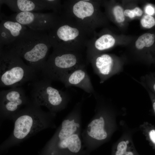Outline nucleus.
Here are the masks:
<instances>
[{"label":"nucleus","mask_w":155,"mask_h":155,"mask_svg":"<svg viewBox=\"0 0 155 155\" xmlns=\"http://www.w3.org/2000/svg\"><path fill=\"white\" fill-rule=\"evenodd\" d=\"M85 98L76 103L47 142L44 155H86L82 137V111Z\"/></svg>","instance_id":"1"},{"label":"nucleus","mask_w":155,"mask_h":155,"mask_svg":"<svg viewBox=\"0 0 155 155\" xmlns=\"http://www.w3.org/2000/svg\"><path fill=\"white\" fill-rule=\"evenodd\" d=\"M94 114L85 128L82 137L86 155L107 142L117 128V110L111 100L95 91Z\"/></svg>","instance_id":"2"},{"label":"nucleus","mask_w":155,"mask_h":155,"mask_svg":"<svg viewBox=\"0 0 155 155\" xmlns=\"http://www.w3.org/2000/svg\"><path fill=\"white\" fill-rule=\"evenodd\" d=\"M56 115L45 112L31 100L11 117L14 123L12 132L1 145L7 148L17 145L43 130L56 128Z\"/></svg>","instance_id":"3"},{"label":"nucleus","mask_w":155,"mask_h":155,"mask_svg":"<svg viewBox=\"0 0 155 155\" xmlns=\"http://www.w3.org/2000/svg\"><path fill=\"white\" fill-rule=\"evenodd\" d=\"M52 47L48 34L27 29L18 38L3 48L11 50L36 71H42Z\"/></svg>","instance_id":"4"},{"label":"nucleus","mask_w":155,"mask_h":155,"mask_svg":"<svg viewBox=\"0 0 155 155\" xmlns=\"http://www.w3.org/2000/svg\"><path fill=\"white\" fill-rule=\"evenodd\" d=\"M48 34L53 49L82 53L90 37L75 21L62 14Z\"/></svg>","instance_id":"5"},{"label":"nucleus","mask_w":155,"mask_h":155,"mask_svg":"<svg viewBox=\"0 0 155 155\" xmlns=\"http://www.w3.org/2000/svg\"><path fill=\"white\" fill-rule=\"evenodd\" d=\"M37 72L11 50L0 49L1 87H18L28 82H34Z\"/></svg>","instance_id":"6"},{"label":"nucleus","mask_w":155,"mask_h":155,"mask_svg":"<svg viewBox=\"0 0 155 155\" xmlns=\"http://www.w3.org/2000/svg\"><path fill=\"white\" fill-rule=\"evenodd\" d=\"M100 4V1L94 0L63 1L61 14L75 21L91 38L104 22Z\"/></svg>","instance_id":"7"},{"label":"nucleus","mask_w":155,"mask_h":155,"mask_svg":"<svg viewBox=\"0 0 155 155\" xmlns=\"http://www.w3.org/2000/svg\"><path fill=\"white\" fill-rule=\"evenodd\" d=\"M85 63L87 64L82 53L53 49L41 71L42 75L52 82L60 81L69 72Z\"/></svg>","instance_id":"8"},{"label":"nucleus","mask_w":155,"mask_h":155,"mask_svg":"<svg viewBox=\"0 0 155 155\" xmlns=\"http://www.w3.org/2000/svg\"><path fill=\"white\" fill-rule=\"evenodd\" d=\"M52 82L51 81L43 78L34 82L31 91V100L57 115L66 108L71 97L67 92L53 87Z\"/></svg>","instance_id":"9"},{"label":"nucleus","mask_w":155,"mask_h":155,"mask_svg":"<svg viewBox=\"0 0 155 155\" xmlns=\"http://www.w3.org/2000/svg\"><path fill=\"white\" fill-rule=\"evenodd\" d=\"M30 101L21 87L11 88L0 92V121L12 117Z\"/></svg>","instance_id":"10"},{"label":"nucleus","mask_w":155,"mask_h":155,"mask_svg":"<svg viewBox=\"0 0 155 155\" xmlns=\"http://www.w3.org/2000/svg\"><path fill=\"white\" fill-rule=\"evenodd\" d=\"M60 15L53 12L43 13L22 12L13 14L7 18L16 21L35 31H49L55 24Z\"/></svg>","instance_id":"11"},{"label":"nucleus","mask_w":155,"mask_h":155,"mask_svg":"<svg viewBox=\"0 0 155 155\" xmlns=\"http://www.w3.org/2000/svg\"><path fill=\"white\" fill-rule=\"evenodd\" d=\"M94 73L102 84L113 76L123 71V65L117 58L112 55L101 53L93 57L89 63Z\"/></svg>","instance_id":"12"},{"label":"nucleus","mask_w":155,"mask_h":155,"mask_svg":"<svg viewBox=\"0 0 155 155\" xmlns=\"http://www.w3.org/2000/svg\"><path fill=\"white\" fill-rule=\"evenodd\" d=\"M0 3L6 5L16 13L43 10H52L56 13L61 5L59 0H1Z\"/></svg>","instance_id":"13"},{"label":"nucleus","mask_w":155,"mask_h":155,"mask_svg":"<svg viewBox=\"0 0 155 155\" xmlns=\"http://www.w3.org/2000/svg\"><path fill=\"white\" fill-rule=\"evenodd\" d=\"M87 64H83L74 69L63 77L60 81L66 87L74 86L93 94L95 91L86 70Z\"/></svg>","instance_id":"14"},{"label":"nucleus","mask_w":155,"mask_h":155,"mask_svg":"<svg viewBox=\"0 0 155 155\" xmlns=\"http://www.w3.org/2000/svg\"><path fill=\"white\" fill-rule=\"evenodd\" d=\"M0 24V46H7L18 38L27 29L26 27L8 19L1 13Z\"/></svg>","instance_id":"15"},{"label":"nucleus","mask_w":155,"mask_h":155,"mask_svg":"<svg viewBox=\"0 0 155 155\" xmlns=\"http://www.w3.org/2000/svg\"><path fill=\"white\" fill-rule=\"evenodd\" d=\"M111 155H140L136 150L130 134L124 133L112 146Z\"/></svg>","instance_id":"16"},{"label":"nucleus","mask_w":155,"mask_h":155,"mask_svg":"<svg viewBox=\"0 0 155 155\" xmlns=\"http://www.w3.org/2000/svg\"><path fill=\"white\" fill-rule=\"evenodd\" d=\"M140 130L150 144L155 150V126L147 122H144L140 126Z\"/></svg>","instance_id":"17"},{"label":"nucleus","mask_w":155,"mask_h":155,"mask_svg":"<svg viewBox=\"0 0 155 155\" xmlns=\"http://www.w3.org/2000/svg\"><path fill=\"white\" fill-rule=\"evenodd\" d=\"M155 36L154 34L146 33L140 36L135 42L137 49L141 50L144 47H149L154 44Z\"/></svg>","instance_id":"18"},{"label":"nucleus","mask_w":155,"mask_h":155,"mask_svg":"<svg viewBox=\"0 0 155 155\" xmlns=\"http://www.w3.org/2000/svg\"><path fill=\"white\" fill-rule=\"evenodd\" d=\"M138 81L144 88L146 87L155 94V72H150L142 76Z\"/></svg>","instance_id":"19"},{"label":"nucleus","mask_w":155,"mask_h":155,"mask_svg":"<svg viewBox=\"0 0 155 155\" xmlns=\"http://www.w3.org/2000/svg\"><path fill=\"white\" fill-rule=\"evenodd\" d=\"M112 13L116 21L121 23L125 20L123 10L120 6L116 5L112 7Z\"/></svg>","instance_id":"20"},{"label":"nucleus","mask_w":155,"mask_h":155,"mask_svg":"<svg viewBox=\"0 0 155 155\" xmlns=\"http://www.w3.org/2000/svg\"><path fill=\"white\" fill-rule=\"evenodd\" d=\"M141 24L142 26L146 28H150L155 25V20L151 16L146 15L141 19Z\"/></svg>","instance_id":"21"},{"label":"nucleus","mask_w":155,"mask_h":155,"mask_svg":"<svg viewBox=\"0 0 155 155\" xmlns=\"http://www.w3.org/2000/svg\"><path fill=\"white\" fill-rule=\"evenodd\" d=\"M143 13L142 10L139 7H137L133 9H127L124 12V15L132 18L135 16H140Z\"/></svg>","instance_id":"22"},{"label":"nucleus","mask_w":155,"mask_h":155,"mask_svg":"<svg viewBox=\"0 0 155 155\" xmlns=\"http://www.w3.org/2000/svg\"><path fill=\"white\" fill-rule=\"evenodd\" d=\"M152 104L154 112L155 114V94L150 91L148 92Z\"/></svg>","instance_id":"23"},{"label":"nucleus","mask_w":155,"mask_h":155,"mask_svg":"<svg viewBox=\"0 0 155 155\" xmlns=\"http://www.w3.org/2000/svg\"><path fill=\"white\" fill-rule=\"evenodd\" d=\"M145 12L147 15H152L155 13V10L154 7L152 6L148 5H147L145 9Z\"/></svg>","instance_id":"24"}]
</instances>
